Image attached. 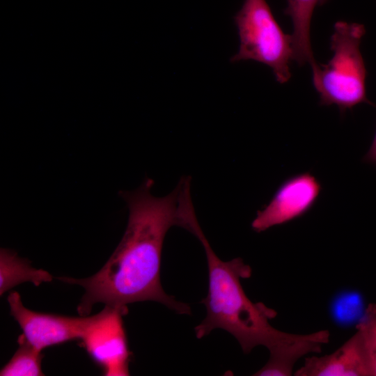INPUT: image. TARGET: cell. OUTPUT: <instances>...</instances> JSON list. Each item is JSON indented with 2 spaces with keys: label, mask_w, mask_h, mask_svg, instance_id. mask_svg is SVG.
I'll use <instances>...</instances> for the list:
<instances>
[{
  "label": "cell",
  "mask_w": 376,
  "mask_h": 376,
  "mask_svg": "<svg viewBox=\"0 0 376 376\" xmlns=\"http://www.w3.org/2000/svg\"><path fill=\"white\" fill-rule=\"evenodd\" d=\"M187 178H182L169 195L155 197L150 193L154 182L146 178L135 190L121 191L127 203L129 219L118 246L96 274L86 279L58 278L83 287L85 293L77 311L88 315L96 303L113 306L143 301L159 302L178 313L189 314L188 304L167 295L160 282L164 240L173 226L180 224V207Z\"/></svg>",
  "instance_id": "obj_1"
},
{
  "label": "cell",
  "mask_w": 376,
  "mask_h": 376,
  "mask_svg": "<svg viewBox=\"0 0 376 376\" xmlns=\"http://www.w3.org/2000/svg\"><path fill=\"white\" fill-rule=\"evenodd\" d=\"M182 228L201 243L208 267V293L201 301L207 315L195 327L198 338L221 329L237 339L245 354L256 346L266 347L269 359L258 370L261 376L291 375L299 358L311 352H321L329 341V331L294 334L273 327L269 320L276 316V311L262 302L251 301L242 286L241 279L251 276V267L240 258L223 261L217 256L198 222L194 207L185 213Z\"/></svg>",
  "instance_id": "obj_2"
},
{
  "label": "cell",
  "mask_w": 376,
  "mask_h": 376,
  "mask_svg": "<svg viewBox=\"0 0 376 376\" xmlns=\"http://www.w3.org/2000/svg\"><path fill=\"white\" fill-rule=\"evenodd\" d=\"M365 33L361 24H334L330 40L332 57L326 64L316 62L311 66L320 105L335 104L343 114L361 103L372 104L366 95V68L360 51Z\"/></svg>",
  "instance_id": "obj_3"
},
{
  "label": "cell",
  "mask_w": 376,
  "mask_h": 376,
  "mask_svg": "<svg viewBox=\"0 0 376 376\" xmlns=\"http://www.w3.org/2000/svg\"><path fill=\"white\" fill-rule=\"evenodd\" d=\"M234 22L240 45L230 61L260 62L272 70L277 82H288L292 76V36L282 30L267 1L244 0Z\"/></svg>",
  "instance_id": "obj_4"
},
{
  "label": "cell",
  "mask_w": 376,
  "mask_h": 376,
  "mask_svg": "<svg viewBox=\"0 0 376 376\" xmlns=\"http://www.w3.org/2000/svg\"><path fill=\"white\" fill-rule=\"evenodd\" d=\"M127 313V306L106 305L99 313L91 316L81 336L86 350L104 375H129L132 352L123 321Z\"/></svg>",
  "instance_id": "obj_5"
},
{
  "label": "cell",
  "mask_w": 376,
  "mask_h": 376,
  "mask_svg": "<svg viewBox=\"0 0 376 376\" xmlns=\"http://www.w3.org/2000/svg\"><path fill=\"white\" fill-rule=\"evenodd\" d=\"M10 313L21 327L24 339L39 351L75 339H81L91 316L67 317L36 312L26 308L17 292L8 297Z\"/></svg>",
  "instance_id": "obj_6"
},
{
  "label": "cell",
  "mask_w": 376,
  "mask_h": 376,
  "mask_svg": "<svg viewBox=\"0 0 376 376\" xmlns=\"http://www.w3.org/2000/svg\"><path fill=\"white\" fill-rule=\"evenodd\" d=\"M321 190L320 182L310 172L288 178L278 188L269 203L257 212L251 228L260 233L301 217L314 205Z\"/></svg>",
  "instance_id": "obj_7"
},
{
  "label": "cell",
  "mask_w": 376,
  "mask_h": 376,
  "mask_svg": "<svg viewBox=\"0 0 376 376\" xmlns=\"http://www.w3.org/2000/svg\"><path fill=\"white\" fill-rule=\"evenodd\" d=\"M295 376H370L367 357L358 331L339 348L323 357H306Z\"/></svg>",
  "instance_id": "obj_8"
},
{
  "label": "cell",
  "mask_w": 376,
  "mask_h": 376,
  "mask_svg": "<svg viewBox=\"0 0 376 376\" xmlns=\"http://www.w3.org/2000/svg\"><path fill=\"white\" fill-rule=\"evenodd\" d=\"M328 0H287L283 13L290 17L293 31L292 36V60L301 66L312 65L314 58L310 38L311 18L315 8Z\"/></svg>",
  "instance_id": "obj_9"
},
{
  "label": "cell",
  "mask_w": 376,
  "mask_h": 376,
  "mask_svg": "<svg viewBox=\"0 0 376 376\" xmlns=\"http://www.w3.org/2000/svg\"><path fill=\"white\" fill-rule=\"evenodd\" d=\"M51 274L42 269L33 268L29 262L22 259L13 251L1 249L0 251V295L14 286L26 281L35 285L50 281Z\"/></svg>",
  "instance_id": "obj_10"
},
{
  "label": "cell",
  "mask_w": 376,
  "mask_h": 376,
  "mask_svg": "<svg viewBox=\"0 0 376 376\" xmlns=\"http://www.w3.org/2000/svg\"><path fill=\"white\" fill-rule=\"evenodd\" d=\"M19 348L11 359L1 368V376H40L42 371L41 352L31 345L20 335L18 338Z\"/></svg>",
  "instance_id": "obj_11"
},
{
  "label": "cell",
  "mask_w": 376,
  "mask_h": 376,
  "mask_svg": "<svg viewBox=\"0 0 376 376\" xmlns=\"http://www.w3.org/2000/svg\"><path fill=\"white\" fill-rule=\"evenodd\" d=\"M366 310V309H365ZM361 296L354 292H343L334 298L331 306L333 319L343 326L353 324L363 317Z\"/></svg>",
  "instance_id": "obj_12"
},
{
  "label": "cell",
  "mask_w": 376,
  "mask_h": 376,
  "mask_svg": "<svg viewBox=\"0 0 376 376\" xmlns=\"http://www.w3.org/2000/svg\"><path fill=\"white\" fill-rule=\"evenodd\" d=\"M367 357L370 376H376V305L370 304L356 325Z\"/></svg>",
  "instance_id": "obj_13"
},
{
  "label": "cell",
  "mask_w": 376,
  "mask_h": 376,
  "mask_svg": "<svg viewBox=\"0 0 376 376\" xmlns=\"http://www.w3.org/2000/svg\"><path fill=\"white\" fill-rule=\"evenodd\" d=\"M363 159L366 163L376 165V132L372 144Z\"/></svg>",
  "instance_id": "obj_14"
}]
</instances>
